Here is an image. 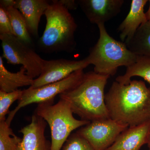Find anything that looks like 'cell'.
Masks as SVG:
<instances>
[{"instance_id":"cell-22","label":"cell","mask_w":150,"mask_h":150,"mask_svg":"<svg viewBox=\"0 0 150 150\" xmlns=\"http://www.w3.org/2000/svg\"><path fill=\"white\" fill-rule=\"evenodd\" d=\"M15 35L13 28L5 9L0 6V35Z\"/></svg>"},{"instance_id":"cell-8","label":"cell","mask_w":150,"mask_h":150,"mask_svg":"<svg viewBox=\"0 0 150 150\" xmlns=\"http://www.w3.org/2000/svg\"><path fill=\"white\" fill-rule=\"evenodd\" d=\"M128 127L109 118L91 121L76 133L85 139L94 150H106Z\"/></svg>"},{"instance_id":"cell-19","label":"cell","mask_w":150,"mask_h":150,"mask_svg":"<svg viewBox=\"0 0 150 150\" xmlns=\"http://www.w3.org/2000/svg\"><path fill=\"white\" fill-rule=\"evenodd\" d=\"M21 141L6 121L0 122V150H18Z\"/></svg>"},{"instance_id":"cell-6","label":"cell","mask_w":150,"mask_h":150,"mask_svg":"<svg viewBox=\"0 0 150 150\" xmlns=\"http://www.w3.org/2000/svg\"><path fill=\"white\" fill-rule=\"evenodd\" d=\"M84 74L83 70H78L62 80L37 88L29 87L24 90L22 96L18 100L17 106L10 111L6 122L10 126L15 115L22 108L33 103L39 104L54 100L56 96L69 91L77 85Z\"/></svg>"},{"instance_id":"cell-5","label":"cell","mask_w":150,"mask_h":150,"mask_svg":"<svg viewBox=\"0 0 150 150\" xmlns=\"http://www.w3.org/2000/svg\"><path fill=\"white\" fill-rule=\"evenodd\" d=\"M54 100L38 104L35 113L43 118L50 127L51 150H61L71 133L89 121L78 120L74 117L70 104L61 99L56 104Z\"/></svg>"},{"instance_id":"cell-1","label":"cell","mask_w":150,"mask_h":150,"mask_svg":"<svg viewBox=\"0 0 150 150\" xmlns=\"http://www.w3.org/2000/svg\"><path fill=\"white\" fill-rule=\"evenodd\" d=\"M105 100L109 117L118 123L131 127L150 121V87L143 81H114Z\"/></svg>"},{"instance_id":"cell-13","label":"cell","mask_w":150,"mask_h":150,"mask_svg":"<svg viewBox=\"0 0 150 150\" xmlns=\"http://www.w3.org/2000/svg\"><path fill=\"white\" fill-rule=\"evenodd\" d=\"M50 4L46 0H16L14 7L21 13L30 33L37 37L40 18L45 14Z\"/></svg>"},{"instance_id":"cell-15","label":"cell","mask_w":150,"mask_h":150,"mask_svg":"<svg viewBox=\"0 0 150 150\" xmlns=\"http://www.w3.org/2000/svg\"><path fill=\"white\" fill-rule=\"evenodd\" d=\"M34 79L26 74L23 66L16 73L8 71L4 67L3 57L0 56V91L10 93L18 90L21 87L31 86Z\"/></svg>"},{"instance_id":"cell-12","label":"cell","mask_w":150,"mask_h":150,"mask_svg":"<svg viewBox=\"0 0 150 150\" xmlns=\"http://www.w3.org/2000/svg\"><path fill=\"white\" fill-rule=\"evenodd\" d=\"M150 135V121L129 127L118 136L106 150H139L147 144Z\"/></svg>"},{"instance_id":"cell-10","label":"cell","mask_w":150,"mask_h":150,"mask_svg":"<svg viewBox=\"0 0 150 150\" xmlns=\"http://www.w3.org/2000/svg\"><path fill=\"white\" fill-rule=\"evenodd\" d=\"M78 4L92 23L105 24L121 11L123 0H79Z\"/></svg>"},{"instance_id":"cell-2","label":"cell","mask_w":150,"mask_h":150,"mask_svg":"<svg viewBox=\"0 0 150 150\" xmlns=\"http://www.w3.org/2000/svg\"><path fill=\"white\" fill-rule=\"evenodd\" d=\"M109 76L93 72L85 74L77 85L59 95L69 103L81 120L91 122L110 118L105 100L104 89Z\"/></svg>"},{"instance_id":"cell-20","label":"cell","mask_w":150,"mask_h":150,"mask_svg":"<svg viewBox=\"0 0 150 150\" xmlns=\"http://www.w3.org/2000/svg\"><path fill=\"white\" fill-rule=\"evenodd\" d=\"M23 93V90L20 89L10 93L0 91V122L6 121V116L10 112L9 108L11 105L20 99Z\"/></svg>"},{"instance_id":"cell-16","label":"cell","mask_w":150,"mask_h":150,"mask_svg":"<svg viewBox=\"0 0 150 150\" xmlns=\"http://www.w3.org/2000/svg\"><path fill=\"white\" fill-rule=\"evenodd\" d=\"M124 43L137 56H150V23L141 25L133 37Z\"/></svg>"},{"instance_id":"cell-21","label":"cell","mask_w":150,"mask_h":150,"mask_svg":"<svg viewBox=\"0 0 150 150\" xmlns=\"http://www.w3.org/2000/svg\"><path fill=\"white\" fill-rule=\"evenodd\" d=\"M62 150H94L85 139L76 133L71 134L64 144Z\"/></svg>"},{"instance_id":"cell-18","label":"cell","mask_w":150,"mask_h":150,"mask_svg":"<svg viewBox=\"0 0 150 150\" xmlns=\"http://www.w3.org/2000/svg\"><path fill=\"white\" fill-rule=\"evenodd\" d=\"M5 9L10 20L15 36L24 43L32 46V38L21 13L14 6L10 7Z\"/></svg>"},{"instance_id":"cell-3","label":"cell","mask_w":150,"mask_h":150,"mask_svg":"<svg viewBox=\"0 0 150 150\" xmlns=\"http://www.w3.org/2000/svg\"><path fill=\"white\" fill-rule=\"evenodd\" d=\"M45 15L46 28L38 41L40 51L46 54L73 51L77 25L69 10L60 0H53Z\"/></svg>"},{"instance_id":"cell-9","label":"cell","mask_w":150,"mask_h":150,"mask_svg":"<svg viewBox=\"0 0 150 150\" xmlns=\"http://www.w3.org/2000/svg\"><path fill=\"white\" fill-rule=\"evenodd\" d=\"M89 65L86 59L79 61L65 59L45 60L41 74L34 80L29 87L37 88L62 80L76 71L83 70Z\"/></svg>"},{"instance_id":"cell-4","label":"cell","mask_w":150,"mask_h":150,"mask_svg":"<svg viewBox=\"0 0 150 150\" xmlns=\"http://www.w3.org/2000/svg\"><path fill=\"white\" fill-rule=\"evenodd\" d=\"M99 37L96 44L90 49L85 59L94 66V71L100 74L113 76L118 67H127L137 61V56L127 48L124 42L115 40L108 33L105 24L98 25Z\"/></svg>"},{"instance_id":"cell-14","label":"cell","mask_w":150,"mask_h":150,"mask_svg":"<svg viewBox=\"0 0 150 150\" xmlns=\"http://www.w3.org/2000/svg\"><path fill=\"white\" fill-rule=\"evenodd\" d=\"M148 1L147 0H132L129 13L118 28L122 42L131 39L141 25L147 22L144 8Z\"/></svg>"},{"instance_id":"cell-27","label":"cell","mask_w":150,"mask_h":150,"mask_svg":"<svg viewBox=\"0 0 150 150\" xmlns=\"http://www.w3.org/2000/svg\"><path fill=\"white\" fill-rule=\"evenodd\" d=\"M149 150H150V149H149Z\"/></svg>"},{"instance_id":"cell-25","label":"cell","mask_w":150,"mask_h":150,"mask_svg":"<svg viewBox=\"0 0 150 150\" xmlns=\"http://www.w3.org/2000/svg\"><path fill=\"white\" fill-rule=\"evenodd\" d=\"M149 1V9L145 13V14H146L147 21L148 22L150 23V0Z\"/></svg>"},{"instance_id":"cell-11","label":"cell","mask_w":150,"mask_h":150,"mask_svg":"<svg viewBox=\"0 0 150 150\" xmlns=\"http://www.w3.org/2000/svg\"><path fill=\"white\" fill-rule=\"evenodd\" d=\"M47 123L43 118L35 114L31 122L21 129L23 135L18 150H51V142L45 136Z\"/></svg>"},{"instance_id":"cell-24","label":"cell","mask_w":150,"mask_h":150,"mask_svg":"<svg viewBox=\"0 0 150 150\" xmlns=\"http://www.w3.org/2000/svg\"><path fill=\"white\" fill-rule=\"evenodd\" d=\"M15 4L14 0H1L0 1V6L6 9L11 6H14Z\"/></svg>"},{"instance_id":"cell-7","label":"cell","mask_w":150,"mask_h":150,"mask_svg":"<svg viewBox=\"0 0 150 150\" xmlns=\"http://www.w3.org/2000/svg\"><path fill=\"white\" fill-rule=\"evenodd\" d=\"M0 39L3 57L8 64H21L26 69V74L33 79L38 77L43 70L45 60L15 35L1 34Z\"/></svg>"},{"instance_id":"cell-26","label":"cell","mask_w":150,"mask_h":150,"mask_svg":"<svg viewBox=\"0 0 150 150\" xmlns=\"http://www.w3.org/2000/svg\"><path fill=\"white\" fill-rule=\"evenodd\" d=\"M147 144L148 147H149V149H150V135L149 137V141H148Z\"/></svg>"},{"instance_id":"cell-17","label":"cell","mask_w":150,"mask_h":150,"mask_svg":"<svg viewBox=\"0 0 150 150\" xmlns=\"http://www.w3.org/2000/svg\"><path fill=\"white\" fill-rule=\"evenodd\" d=\"M134 76L142 77L150 84V56H137L136 62L127 67L125 74L118 76L115 81L127 85Z\"/></svg>"},{"instance_id":"cell-23","label":"cell","mask_w":150,"mask_h":150,"mask_svg":"<svg viewBox=\"0 0 150 150\" xmlns=\"http://www.w3.org/2000/svg\"><path fill=\"white\" fill-rule=\"evenodd\" d=\"M60 1L69 10L76 9L79 6L77 1L75 0H60Z\"/></svg>"}]
</instances>
